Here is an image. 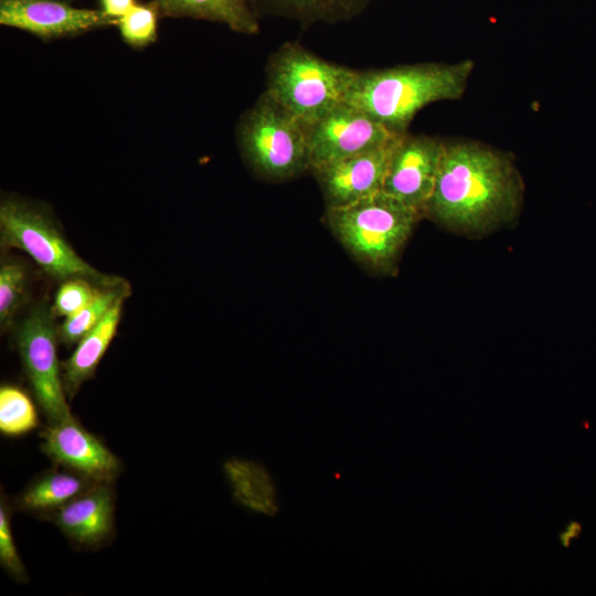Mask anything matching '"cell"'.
Here are the masks:
<instances>
[{"instance_id":"cb8c5ba5","label":"cell","mask_w":596,"mask_h":596,"mask_svg":"<svg viewBox=\"0 0 596 596\" xmlns=\"http://www.w3.org/2000/svg\"><path fill=\"white\" fill-rule=\"evenodd\" d=\"M0 564L17 581H26V573L17 551L10 526L9 507L3 496L0 504Z\"/></svg>"},{"instance_id":"30bf717a","label":"cell","mask_w":596,"mask_h":596,"mask_svg":"<svg viewBox=\"0 0 596 596\" xmlns=\"http://www.w3.org/2000/svg\"><path fill=\"white\" fill-rule=\"evenodd\" d=\"M0 24L41 41L70 39L115 25L99 9L60 0H0Z\"/></svg>"},{"instance_id":"277c9868","label":"cell","mask_w":596,"mask_h":596,"mask_svg":"<svg viewBox=\"0 0 596 596\" xmlns=\"http://www.w3.org/2000/svg\"><path fill=\"white\" fill-rule=\"evenodd\" d=\"M421 217L384 191L348 205L327 207L324 214L327 225L348 253L364 267L383 274L394 270Z\"/></svg>"},{"instance_id":"44dd1931","label":"cell","mask_w":596,"mask_h":596,"mask_svg":"<svg viewBox=\"0 0 596 596\" xmlns=\"http://www.w3.org/2000/svg\"><path fill=\"white\" fill-rule=\"evenodd\" d=\"M160 17L162 14L156 1L138 2L117 20L116 26L125 44L141 50L157 41Z\"/></svg>"},{"instance_id":"9a60e30c","label":"cell","mask_w":596,"mask_h":596,"mask_svg":"<svg viewBox=\"0 0 596 596\" xmlns=\"http://www.w3.org/2000/svg\"><path fill=\"white\" fill-rule=\"evenodd\" d=\"M258 19L283 18L307 28L350 21L373 0H248Z\"/></svg>"},{"instance_id":"3957f363","label":"cell","mask_w":596,"mask_h":596,"mask_svg":"<svg viewBox=\"0 0 596 596\" xmlns=\"http://www.w3.org/2000/svg\"><path fill=\"white\" fill-rule=\"evenodd\" d=\"M356 72L324 60L297 41H288L268 57L265 92L309 127L347 103Z\"/></svg>"},{"instance_id":"2e32d148","label":"cell","mask_w":596,"mask_h":596,"mask_svg":"<svg viewBox=\"0 0 596 596\" xmlns=\"http://www.w3.org/2000/svg\"><path fill=\"white\" fill-rule=\"evenodd\" d=\"M162 17L219 23L235 33L256 35L259 19L248 0H153Z\"/></svg>"},{"instance_id":"ffe728a7","label":"cell","mask_w":596,"mask_h":596,"mask_svg":"<svg viewBox=\"0 0 596 596\" xmlns=\"http://www.w3.org/2000/svg\"><path fill=\"white\" fill-rule=\"evenodd\" d=\"M39 425L30 396L15 385L0 387V432L10 437L24 435Z\"/></svg>"},{"instance_id":"5bb4252c","label":"cell","mask_w":596,"mask_h":596,"mask_svg":"<svg viewBox=\"0 0 596 596\" xmlns=\"http://www.w3.org/2000/svg\"><path fill=\"white\" fill-rule=\"evenodd\" d=\"M223 472L238 505L265 518H275L279 513V489L272 471L263 462L232 457L224 461Z\"/></svg>"},{"instance_id":"7402d4cb","label":"cell","mask_w":596,"mask_h":596,"mask_svg":"<svg viewBox=\"0 0 596 596\" xmlns=\"http://www.w3.org/2000/svg\"><path fill=\"white\" fill-rule=\"evenodd\" d=\"M26 270L13 259H4L0 266V324L7 329L23 302L26 289Z\"/></svg>"},{"instance_id":"8fae6325","label":"cell","mask_w":596,"mask_h":596,"mask_svg":"<svg viewBox=\"0 0 596 596\" xmlns=\"http://www.w3.org/2000/svg\"><path fill=\"white\" fill-rule=\"evenodd\" d=\"M41 437L42 451L66 470L97 483H110L120 473V460L74 417L50 424Z\"/></svg>"},{"instance_id":"4fadbf2b","label":"cell","mask_w":596,"mask_h":596,"mask_svg":"<svg viewBox=\"0 0 596 596\" xmlns=\"http://www.w3.org/2000/svg\"><path fill=\"white\" fill-rule=\"evenodd\" d=\"M110 483H95L79 496L51 512V519L71 541L95 546L114 530V493Z\"/></svg>"},{"instance_id":"5b68a950","label":"cell","mask_w":596,"mask_h":596,"mask_svg":"<svg viewBox=\"0 0 596 596\" xmlns=\"http://www.w3.org/2000/svg\"><path fill=\"white\" fill-rule=\"evenodd\" d=\"M240 153L259 178L279 182L310 172L308 128L265 91L240 117Z\"/></svg>"},{"instance_id":"ac0fdd59","label":"cell","mask_w":596,"mask_h":596,"mask_svg":"<svg viewBox=\"0 0 596 596\" xmlns=\"http://www.w3.org/2000/svg\"><path fill=\"white\" fill-rule=\"evenodd\" d=\"M95 483L66 469L52 470L33 480L17 498L15 505L29 512H53Z\"/></svg>"},{"instance_id":"484cf974","label":"cell","mask_w":596,"mask_h":596,"mask_svg":"<svg viewBox=\"0 0 596 596\" xmlns=\"http://www.w3.org/2000/svg\"><path fill=\"white\" fill-rule=\"evenodd\" d=\"M60 1H65V2H71L72 3L73 0H60Z\"/></svg>"},{"instance_id":"7c38bea8","label":"cell","mask_w":596,"mask_h":596,"mask_svg":"<svg viewBox=\"0 0 596 596\" xmlns=\"http://www.w3.org/2000/svg\"><path fill=\"white\" fill-rule=\"evenodd\" d=\"M400 137L384 146L312 169L311 173L321 189L327 207L348 205L382 191L389 162Z\"/></svg>"},{"instance_id":"7a4b0ae2","label":"cell","mask_w":596,"mask_h":596,"mask_svg":"<svg viewBox=\"0 0 596 596\" xmlns=\"http://www.w3.org/2000/svg\"><path fill=\"white\" fill-rule=\"evenodd\" d=\"M475 62H426L358 71L347 103L404 134L425 106L465 94Z\"/></svg>"},{"instance_id":"d4e9b609","label":"cell","mask_w":596,"mask_h":596,"mask_svg":"<svg viewBox=\"0 0 596 596\" xmlns=\"http://www.w3.org/2000/svg\"><path fill=\"white\" fill-rule=\"evenodd\" d=\"M138 2L136 0H98V9L116 22Z\"/></svg>"},{"instance_id":"9c48e42d","label":"cell","mask_w":596,"mask_h":596,"mask_svg":"<svg viewBox=\"0 0 596 596\" xmlns=\"http://www.w3.org/2000/svg\"><path fill=\"white\" fill-rule=\"evenodd\" d=\"M444 140L408 131L397 140L385 174V193L424 216L434 191Z\"/></svg>"},{"instance_id":"8992f818","label":"cell","mask_w":596,"mask_h":596,"mask_svg":"<svg viewBox=\"0 0 596 596\" xmlns=\"http://www.w3.org/2000/svg\"><path fill=\"white\" fill-rule=\"evenodd\" d=\"M0 242L2 247L26 253L44 273L60 281L82 278L107 287L121 279L92 267L66 241L45 209L21 198L1 199Z\"/></svg>"},{"instance_id":"6da1fadb","label":"cell","mask_w":596,"mask_h":596,"mask_svg":"<svg viewBox=\"0 0 596 596\" xmlns=\"http://www.w3.org/2000/svg\"><path fill=\"white\" fill-rule=\"evenodd\" d=\"M523 182L511 157L472 140H444L424 216L458 233L481 234L511 222Z\"/></svg>"},{"instance_id":"603a6c76","label":"cell","mask_w":596,"mask_h":596,"mask_svg":"<svg viewBox=\"0 0 596 596\" xmlns=\"http://www.w3.org/2000/svg\"><path fill=\"white\" fill-rule=\"evenodd\" d=\"M103 288L82 278L62 281L51 308L53 316L65 318L74 316L86 307Z\"/></svg>"},{"instance_id":"52a82bcc","label":"cell","mask_w":596,"mask_h":596,"mask_svg":"<svg viewBox=\"0 0 596 596\" xmlns=\"http://www.w3.org/2000/svg\"><path fill=\"white\" fill-rule=\"evenodd\" d=\"M52 310L38 304L19 324L15 342L33 394L49 424L73 415L66 402L62 369L57 358V327Z\"/></svg>"},{"instance_id":"d6986e66","label":"cell","mask_w":596,"mask_h":596,"mask_svg":"<svg viewBox=\"0 0 596 596\" xmlns=\"http://www.w3.org/2000/svg\"><path fill=\"white\" fill-rule=\"evenodd\" d=\"M129 292L130 287L125 279L104 287L86 307L74 316L65 318L57 328L58 339L66 344L78 342L103 320L117 302L125 300Z\"/></svg>"},{"instance_id":"e0dca14e","label":"cell","mask_w":596,"mask_h":596,"mask_svg":"<svg viewBox=\"0 0 596 596\" xmlns=\"http://www.w3.org/2000/svg\"><path fill=\"white\" fill-rule=\"evenodd\" d=\"M123 304L124 300L117 302L103 320L77 342L71 356L62 362V380L70 397H73L79 386L94 375L117 332Z\"/></svg>"},{"instance_id":"ba28073f","label":"cell","mask_w":596,"mask_h":596,"mask_svg":"<svg viewBox=\"0 0 596 596\" xmlns=\"http://www.w3.org/2000/svg\"><path fill=\"white\" fill-rule=\"evenodd\" d=\"M307 128L310 172L326 163L384 146L403 135L349 103L337 106Z\"/></svg>"}]
</instances>
